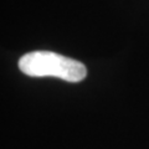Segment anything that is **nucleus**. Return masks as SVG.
<instances>
[{"instance_id": "obj_1", "label": "nucleus", "mask_w": 149, "mask_h": 149, "mask_svg": "<svg viewBox=\"0 0 149 149\" xmlns=\"http://www.w3.org/2000/svg\"><path fill=\"white\" fill-rule=\"evenodd\" d=\"M19 68L31 77H57L67 82H80L87 76V68L77 60L51 51H32L19 60Z\"/></svg>"}]
</instances>
